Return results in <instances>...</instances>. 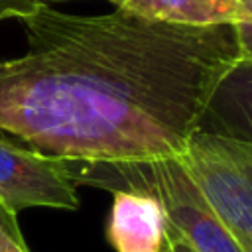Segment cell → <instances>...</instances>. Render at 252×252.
<instances>
[{
  "mask_svg": "<svg viewBox=\"0 0 252 252\" xmlns=\"http://www.w3.org/2000/svg\"><path fill=\"white\" fill-rule=\"evenodd\" d=\"M28 49L0 59V132L73 171L181 158L220 79L240 61L232 24L185 26L116 8L39 4Z\"/></svg>",
  "mask_w": 252,
  "mask_h": 252,
  "instance_id": "6da1fadb",
  "label": "cell"
},
{
  "mask_svg": "<svg viewBox=\"0 0 252 252\" xmlns=\"http://www.w3.org/2000/svg\"><path fill=\"white\" fill-rule=\"evenodd\" d=\"M93 169H110L112 175H96L89 183L112 189H146L159 201L167 220V240L189 252H242L230 238L209 201L185 169L179 158L148 163H126ZM85 171V169H83ZM79 173V171H77Z\"/></svg>",
  "mask_w": 252,
  "mask_h": 252,
  "instance_id": "7a4b0ae2",
  "label": "cell"
},
{
  "mask_svg": "<svg viewBox=\"0 0 252 252\" xmlns=\"http://www.w3.org/2000/svg\"><path fill=\"white\" fill-rule=\"evenodd\" d=\"M242 252H252V142L197 130L179 158Z\"/></svg>",
  "mask_w": 252,
  "mask_h": 252,
  "instance_id": "3957f363",
  "label": "cell"
},
{
  "mask_svg": "<svg viewBox=\"0 0 252 252\" xmlns=\"http://www.w3.org/2000/svg\"><path fill=\"white\" fill-rule=\"evenodd\" d=\"M32 207L79 209L71 165L0 138V209L16 217Z\"/></svg>",
  "mask_w": 252,
  "mask_h": 252,
  "instance_id": "277c9868",
  "label": "cell"
},
{
  "mask_svg": "<svg viewBox=\"0 0 252 252\" xmlns=\"http://www.w3.org/2000/svg\"><path fill=\"white\" fill-rule=\"evenodd\" d=\"M106 238L114 252H163L167 220L156 195L138 187L114 189Z\"/></svg>",
  "mask_w": 252,
  "mask_h": 252,
  "instance_id": "5b68a950",
  "label": "cell"
},
{
  "mask_svg": "<svg viewBox=\"0 0 252 252\" xmlns=\"http://www.w3.org/2000/svg\"><path fill=\"white\" fill-rule=\"evenodd\" d=\"M197 130L252 142V59L238 61L220 79Z\"/></svg>",
  "mask_w": 252,
  "mask_h": 252,
  "instance_id": "8992f818",
  "label": "cell"
},
{
  "mask_svg": "<svg viewBox=\"0 0 252 252\" xmlns=\"http://www.w3.org/2000/svg\"><path fill=\"white\" fill-rule=\"evenodd\" d=\"M234 10L220 0H158V18L185 26L230 24Z\"/></svg>",
  "mask_w": 252,
  "mask_h": 252,
  "instance_id": "52a82bcc",
  "label": "cell"
},
{
  "mask_svg": "<svg viewBox=\"0 0 252 252\" xmlns=\"http://www.w3.org/2000/svg\"><path fill=\"white\" fill-rule=\"evenodd\" d=\"M232 30L240 61L252 59V0H238L232 14Z\"/></svg>",
  "mask_w": 252,
  "mask_h": 252,
  "instance_id": "ba28073f",
  "label": "cell"
},
{
  "mask_svg": "<svg viewBox=\"0 0 252 252\" xmlns=\"http://www.w3.org/2000/svg\"><path fill=\"white\" fill-rule=\"evenodd\" d=\"M0 252H30L14 222V215L4 209H0Z\"/></svg>",
  "mask_w": 252,
  "mask_h": 252,
  "instance_id": "9c48e42d",
  "label": "cell"
},
{
  "mask_svg": "<svg viewBox=\"0 0 252 252\" xmlns=\"http://www.w3.org/2000/svg\"><path fill=\"white\" fill-rule=\"evenodd\" d=\"M43 2L49 0H0V20H8V18L22 20Z\"/></svg>",
  "mask_w": 252,
  "mask_h": 252,
  "instance_id": "30bf717a",
  "label": "cell"
},
{
  "mask_svg": "<svg viewBox=\"0 0 252 252\" xmlns=\"http://www.w3.org/2000/svg\"><path fill=\"white\" fill-rule=\"evenodd\" d=\"M116 8L144 18H158V0H118Z\"/></svg>",
  "mask_w": 252,
  "mask_h": 252,
  "instance_id": "8fae6325",
  "label": "cell"
},
{
  "mask_svg": "<svg viewBox=\"0 0 252 252\" xmlns=\"http://www.w3.org/2000/svg\"><path fill=\"white\" fill-rule=\"evenodd\" d=\"M220 2H222V4H226L228 8H232V10H234V6H236V2H238V0H220Z\"/></svg>",
  "mask_w": 252,
  "mask_h": 252,
  "instance_id": "7c38bea8",
  "label": "cell"
},
{
  "mask_svg": "<svg viewBox=\"0 0 252 252\" xmlns=\"http://www.w3.org/2000/svg\"><path fill=\"white\" fill-rule=\"evenodd\" d=\"M108 2H112L114 6H118V0H108Z\"/></svg>",
  "mask_w": 252,
  "mask_h": 252,
  "instance_id": "4fadbf2b",
  "label": "cell"
},
{
  "mask_svg": "<svg viewBox=\"0 0 252 252\" xmlns=\"http://www.w3.org/2000/svg\"><path fill=\"white\" fill-rule=\"evenodd\" d=\"M163 252H171V250H169V246H167V248H165V250H163Z\"/></svg>",
  "mask_w": 252,
  "mask_h": 252,
  "instance_id": "5bb4252c",
  "label": "cell"
}]
</instances>
